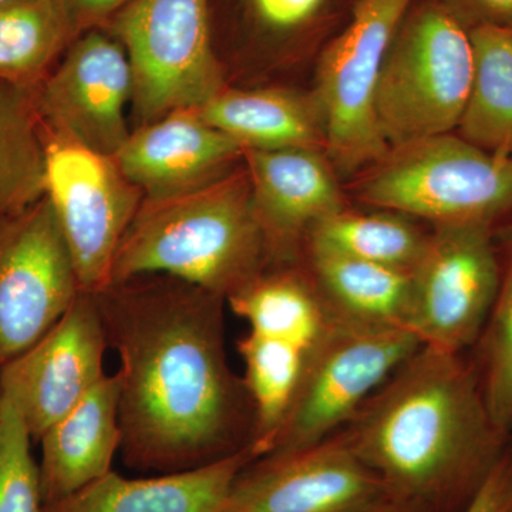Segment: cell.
<instances>
[{
    "mask_svg": "<svg viewBox=\"0 0 512 512\" xmlns=\"http://www.w3.org/2000/svg\"><path fill=\"white\" fill-rule=\"evenodd\" d=\"M133 73L124 47L104 33L87 32L35 90L37 113L49 136L116 157L130 137L126 106Z\"/></svg>",
    "mask_w": 512,
    "mask_h": 512,
    "instance_id": "cell-14",
    "label": "cell"
},
{
    "mask_svg": "<svg viewBox=\"0 0 512 512\" xmlns=\"http://www.w3.org/2000/svg\"><path fill=\"white\" fill-rule=\"evenodd\" d=\"M19 407L0 389V512H42L39 464Z\"/></svg>",
    "mask_w": 512,
    "mask_h": 512,
    "instance_id": "cell-28",
    "label": "cell"
},
{
    "mask_svg": "<svg viewBox=\"0 0 512 512\" xmlns=\"http://www.w3.org/2000/svg\"><path fill=\"white\" fill-rule=\"evenodd\" d=\"M308 274L333 319L409 329L412 272L306 245Z\"/></svg>",
    "mask_w": 512,
    "mask_h": 512,
    "instance_id": "cell-20",
    "label": "cell"
},
{
    "mask_svg": "<svg viewBox=\"0 0 512 512\" xmlns=\"http://www.w3.org/2000/svg\"><path fill=\"white\" fill-rule=\"evenodd\" d=\"M501 274L491 225H434L412 272L410 332L427 348L463 353L483 333Z\"/></svg>",
    "mask_w": 512,
    "mask_h": 512,
    "instance_id": "cell-10",
    "label": "cell"
},
{
    "mask_svg": "<svg viewBox=\"0 0 512 512\" xmlns=\"http://www.w3.org/2000/svg\"><path fill=\"white\" fill-rule=\"evenodd\" d=\"M474 70L471 30L440 0H414L377 84V124L389 147L454 133Z\"/></svg>",
    "mask_w": 512,
    "mask_h": 512,
    "instance_id": "cell-4",
    "label": "cell"
},
{
    "mask_svg": "<svg viewBox=\"0 0 512 512\" xmlns=\"http://www.w3.org/2000/svg\"><path fill=\"white\" fill-rule=\"evenodd\" d=\"M396 507L342 433L249 463L218 512H375Z\"/></svg>",
    "mask_w": 512,
    "mask_h": 512,
    "instance_id": "cell-12",
    "label": "cell"
},
{
    "mask_svg": "<svg viewBox=\"0 0 512 512\" xmlns=\"http://www.w3.org/2000/svg\"><path fill=\"white\" fill-rule=\"evenodd\" d=\"M133 73L141 124L198 110L225 89L208 0H130L116 22Z\"/></svg>",
    "mask_w": 512,
    "mask_h": 512,
    "instance_id": "cell-8",
    "label": "cell"
},
{
    "mask_svg": "<svg viewBox=\"0 0 512 512\" xmlns=\"http://www.w3.org/2000/svg\"><path fill=\"white\" fill-rule=\"evenodd\" d=\"M6 2V0H0V3Z\"/></svg>",
    "mask_w": 512,
    "mask_h": 512,
    "instance_id": "cell-34",
    "label": "cell"
},
{
    "mask_svg": "<svg viewBox=\"0 0 512 512\" xmlns=\"http://www.w3.org/2000/svg\"><path fill=\"white\" fill-rule=\"evenodd\" d=\"M481 343L477 369L488 410L504 436L512 434V232L508 238L507 265Z\"/></svg>",
    "mask_w": 512,
    "mask_h": 512,
    "instance_id": "cell-27",
    "label": "cell"
},
{
    "mask_svg": "<svg viewBox=\"0 0 512 512\" xmlns=\"http://www.w3.org/2000/svg\"><path fill=\"white\" fill-rule=\"evenodd\" d=\"M268 261L248 173L232 171L181 197L144 200L117 249L110 286L161 275L227 301Z\"/></svg>",
    "mask_w": 512,
    "mask_h": 512,
    "instance_id": "cell-3",
    "label": "cell"
},
{
    "mask_svg": "<svg viewBox=\"0 0 512 512\" xmlns=\"http://www.w3.org/2000/svg\"><path fill=\"white\" fill-rule=\"evenodd\" d=\"M237 346L245 365L242 379L255 412L251 446L259 458L265 456L285 419L308 352L285 340L269 338L251 330L238 339Z\"/></svg>",
    "mask_w": 512,
    "mask_h": 512,
    "instance_id": "cell-26",
    "label": "cell"
},
{
    "mask_svg": "<svg viewBox=\"0 0 512 512\" xmlns=\"http://www.w3.org/2000/svg\"><path fill=\"white\" fill-rule=\"evenodd\" d=\"M414 0H355L350 18L320 55L313 99L336 173L359 174L389 150L376 93L387 50Z\"/></svg>",
    "mask_w": 512,
    "mask_h": 512,
    "instance_id": "cell-6",
    "label": "cell"
},
{
    "mask_svg": "<svg viewBox=\"0 0 512 512\" xmlns=\"http://www.w3.org/2000/svg\"><path fill=\"white\" fill-rule=\"evenodd\" d=\"M429 237L406 215L386 210L362 214L345 208L315 225L305 247L326 248L372 264L413 272L426 252Z\"/></svg>",
    "mask_w": 512,
    "mask_h": 512,
    "instance_id": "cell-24",
    "label": "cell"
},
{
    "mask_svg": "<svg viewBox=\"0 0 512 512\" xmlns=\"http://www.w3.org/2000/svg\"><path fill=\"white\" fill-rule=\"evenodd\" d=\"M420 346L407 329L333 319L306 353L295 396L265 456L313 446L338 434Z\"/></svg>",
    "mask_w": 512,
    "mask_h": 512,
    "instance_id": "cell-7",
    "label": "cell"
},
{
    "mask_svg": "<svg viewBox=\"0 0 512 512\" xmlns=\"http://www.w3.org/2000/svg\"><path fill=\"white\" fill-rule=\"evenodd\" d=\"M42 128L35 89L0 82V218L45 197Z\"/></svg>",
    "mask_w": 512,
    "mask_h": 512,
    "instance_id": "cell-23",
    "label": "cell"
},
{
    "mask_svg": "<svg viewBox=\"0 0 512 512\" xmlns=\"http://www.w3.org/2000/svg\"><path fill=\"white\" fill-rule=\"evenodd\" d=\"M72 36L57 0L0 3V82L35 89Z\"/></svg>",
    "mask_w": 512,
    "mask_h": 512,
    "instance_id": "cell-25",
    "label": "cell"
},
{
    "mask_svg": "<svg viewBox=\"0 0 512 512\" xmlns=\"http://www.w3.org/2000/svg\"><path fill=\"white\" fill-rule=\"evenodd\" d=\"M356 195L367 204L441 224H487L512 212V158L456 133L390 147L367 167Z\"/></svg>",
    "mask_w": 512,
    "mask_h": 512,
    "instance_id": "cell-5",
    "label": "cell"
},
{
    "mask_svg": "<svg viewBox=\"0 0 512 512\" xmlns=\"http://www.w3.org/2000/svg\"><path fill=\"white\" fill-rule=\"evenodd\" d=\"M96 295L120 360V453L128 467L177 473L252 444L254 406L229 366L224 298L177 279L128 281Z\"/></svg>",
    "mask_w": 512,
    "mask_h": 512,
    "instance_id": "cell-1",
    "label": "cell"
},
{
    "mask_svg": "<svg viewBox=\"0 0 512 512\" xmlns=\"http://www.w3.org/2000/svg\"><path fill=\"white\" fill-rule=\"evenodd\" d=\"M461 512H512V447L505 448L503 456Z\"/></svg>",
    "mask_w": 512,
    "mask_h": 512,
    "instance_id": "cell-30",
    "label": "cell"
},
{
    "mask_svg": "<svg viewBox=\"0 0 512 512\" xmlns=\"http://www.w3.org/2000/svg\"><path fill=\"white\" fill-rule=\"evenodd\" d=\"M468 29H512V0H440Z\"/></svg>",
    "mask_w": 512,
    "mask_h": 512,
    "instance_id": "cell-31",
    "label": "cell"
},
{
    "mask_svg": "<svg viewBox=\"0 0 512 512\" xmlns=\"http://www.w3.org/2000/svg\"><path fill=\"white\" fill-rule=\"evenodd\" d=\"M198 113L244 150L325 151V127L313 94L225 87Z\"/></svg>",
    "mask_w": 512,
    "mask_h": 512,
    "instance_id": "cell-19",
    "label": "cell"
},
{
    "mask_svg": "<svg viewBox=\"0 0 512 512\" xmlns=\"http://www.w3.org/2000/svg\"><path fill=\"white\" fill-rule=\"evenodd\" d=\"M256 460L251 444L192 470L126 478L111 470L42 512H218L238 474Z\"/></svg>",
    "mask_w": 512,
    "mask_h": 512,
    "instance_id": "cell-17",
    "label": "cell"
},
{
    "mask_svg": "<svg viewBox=\"0 0 512 512\" xmlns=\"http://www.w3.org/2000/svg\"><path fill=\"white\" fill-rule=\"evenodd\" d=\"M332 0H251L262 28L286 35L312 28L323 18Z\"/></svg>",
    "mask_w": 512,
    "mask_h": 512,
    "instance_id": "cell-29",
    "label": "cell"
},
{
    "mask_svg": "<svg viewBox=\"0 0 512 512\" xmlns=\"http://www.w3.org/2000/svg\"><path fill=\"white\" fill-rule=\"evenodd\" d=\"M251 332L292 343L309 352L330 323L325 302L308 272L284 265L261 272L227 299Z\"/></svg>",
    "mask_w": 512,
    "mask_h": 512,
    "instance_id": "cell-21",
    "label": "cell"
},
{
    "mask_svg": "<svg viewBox=\"0 0 512 512\" xmlns=\"http://www.w3.org/2000/svg\"><path fill=\"white\" fill-rule=\"evenodd\" d=\"M80 293L49 198L0 218V367L42 338Z\"/></svg>",
    "mask_w": 512,
    "mask_h": 512,
    "instance_id": "cell-11",
    "label": "cell"
},
{
    "mask_svg": "<svg viewBox=\"0 0 512 512\" xmlns=\"http://www.w3.org/2000/svg\"><path fill=\"white\" fill-rule=\"evenodd\" d=\"M241 157L244 148L198 110H177L130 134L114 160L144 200L163 201L217 183Z\"/></svg>",
    "mask_w": 512,
    "mask_h": 512,
    "instance_id": "cell-16",
    "label": "cell"
},
{
    "mask_svg": "<svg viewBox=\"0 0 512 512\" xmlns=\"http://www.w3.org/2000/svg\"><path fill=\"white\" fill-rule=\"evenodd\" d=\"M119 376L106 375L40 437L43 504L106 476L121 447Z\"/></svg>",
    "mask_w": 512,
    "mask_h": 512,
    "instance_id": "cell-18",
    "label": "cell"
},
{
    "mask_svg": "<svg viewBox=\"0 0 512 512\" xmlns=\"http://www.w3.org/2000/svg\"><path fill=\"white\" fill-rule=\"evenodd\" d=\"M45 195L72 255L80 291L103 292L110 286L121 239L143 204V192L113 157L49 136Z\"/></svg>",
    "mask_w": 512,
    "mask_h": 512,
    "instance_id": "cell-9",
    "label": "cell"
},
{
    "mask_svg": "<svg viewBox=\"0 0 512 512\" xmlns=\"http://www.w3.org/2000/svg\"><path fill=\"white\" fill-rule=\"evenodd\" d=\"M269 261L288 265L319 222L345 210L336 170L322 150H244Z\"/></svg>",
    "mask_w": 512,
    "mask_h": 512,
    "instance_id": "cell-15",
    "label": "cell"
},
{
    "mask_svg": "<svg viewBox=\"0 0 512 512\" xmlns=\"http://www.w3.org/2000/svg\"><path fill=\"white\" fill-rule=\"evenodd\" d=\"M339 433L409 512H461L505 451L477 369L421 345Z\"/></svg>",
    "mask_w": 512,
    "mask_h": 512,
    "instance_id": "cell-2",
    "label": "cell"
},
{
    "mask_svg": "<svg viewBox=\"0 0 512 512\" xmlns=\"http://www.w3.org/2000/svg\"><path fill=\"white\" fill-rule=\"evenodd\" d=\"M375 512H409V511L402 510V508H399V507H389V508H384V510H379V511H375Z\"/></svg>",
    "mask_w": 512,
    "mask_h": 512,
    "instance_id": "cell-33",
    "label": "cell"
},
{
    "mask_svg": "<svg viewBox=\"0 0 512 512\" xmlns=\"http://www.w3.org/2000/svg\"><path fill=\"white\" fill-rule=\"evenodd\" d=\"M476 70L457 134L512 158V29H471Z\"/></svg>",
    "mask_w": 512,
    "mask_h": 512,
    "instance_id": "cell-22",
    "label": "cell"
},
{
    "mask_svg": "<svg viewBox=\"0 0 512 512\" xmlns=\"http://www.w3.org/2000/svg\"><path fill=\"white\" fill-rule=\"evenodd\" d=\"M130 0H57L73 35L77 30L89 28Z\"/></svg>",
    "mask_w": 512,
    "mask_h": 512,
    "instance_id": "cell-32",
    "label": "cell"
},
{
    "mask_svg": "<svg viewBox=\"0 0 512 512\" xmlns=\"http://www.w3.org/2000/svg\"><path fill=\"white\" fill-rule=\"evenodd\" d=\"M107 348L97 295L80 291L42 338L0 367V389L19 407L33 441L107 375Z\"/></svg>",
    "mask_w": 512,
    "mask_h": 512,
    "instance_id": "cell-13",
    "label": "cell"
}]
</instances>
